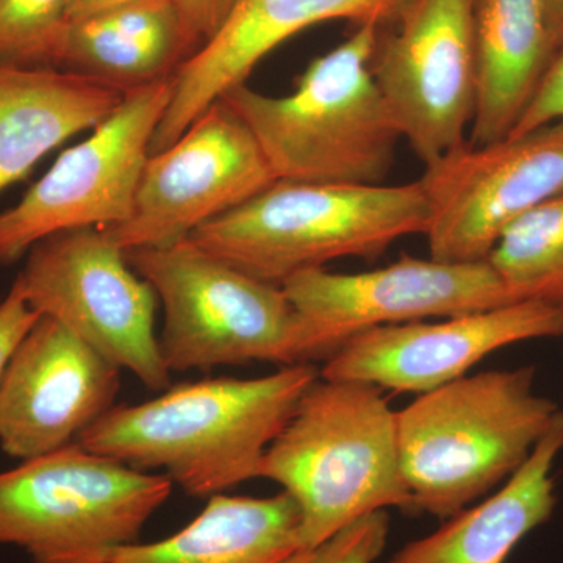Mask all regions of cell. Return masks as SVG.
Segmentation results:
<instances>
[{"mask_svg": "<svg viewBox=\"0 0 563 563\" xmlns=\"http://www.w3.org/2000/svg\"><path fill=\"white\" fill-rule=\"evenodd\" d=\"M124 254L161 299L158 343L169 372L322 361L282 285L240 272L190 240Z\"/></svg>", "mask_w": 563, "mask_h": 563, "instance_id": "8992f818", "label": "cell"}, {"mask_svg": "<svg viewBox=\"0 0 563 563\" xmlns=\"http://www.w3.org/2000/svg\"><path fill=\"white\" fill-rule=\"evenodd\" d=\"M559 406L536 366L466 374L396 412L413 512L446 520L501 487L550 431Z\"/></svg>", "mask_w": 563, "mask_h": 563, "instance_id": "3957f363", "label": "cell"}, {"mask_svg": "<svg viewBox=\"0 0 563 563\" xmlns=\"http://www.w3.org/2000/svg\"><path fill=\"white\" fill-rule=\"evenodd\" d=\"M563 451V410L520 470L484 501L446 518L387 563H506L517 544L553 518L554 465Z\"/></svg>", "mask_w": 563, "mask_h": 563, "instance_id": "ac0fdd59", "label": "cell"}, {"mask_svg": "<svg viewBox=\"0 0 563 563\" xmlns=\"http://www.w3.org/2000/svg\"><path fill=\"white\" fill-rule=\"evenodd\" d=\"M258 477L298 506V550L377 510L413 512L396 412L384 390L365 383L318 377L263 455Z\"/></svg>", "mask_w": 563, "mask_h": 563, "instance_id": "7a4b0ae2", "label": "cell"}, {"mask_svg": "<svg viewBox=\"0 0 563 563\" xmlns=\"http://www.w3.org/2000/svg\"><path fill=\"white\" fill-rule=\"evenodd\" d=\"M173 485L70 443L0 473V544L32 563H107L139 542Z\"/></svg>", "mask_w": 563, "mask_h": 563, "instance_id": "52a82bcc", "label": "cell"}, {"mask_svg": "<svg viewBox=\"0 0 563 563\" xmlns=\"http://www.w3.org/2000/svg\"><path fill=\"white\" fill-rule=\"evenodd\" d=\"M25 257L13 284L40 317L62 322L150 390L172 387L155 333L157 292L106 229L57 233Z\"/></svg>", "mask_w": 563, "mask_h": 563, "instance_id": "ba28073f", "label": "cell"}, {"mask_svg": "<svg viewBox=\"0 0 563 563\" xmlns=\"http://www.w3.org/2000/svg\"><path fill=\"white\" fill-rule=\"evenodd\" d=\"M276 180L250 128L220 99L172 146L150 155L132 217L106 231L124 251L172 246Z\"/></svg>", "mask_w": 563, "mask_h": 563, "instance_id": "7c38bea8", "label": "cell"}, {"mask_svg": "<svg viewBox=\"0 0 563 563\" xmlns=\"http://www.w3.org/2000/svg\"><path fill=\"white\" fill-rule=\"evenodd\" d=\"M407 0H233L213 38L173 76L172 101L151 143V154L172 146L199 117L247 77L285 40L320 22L358 25L396 20Z\"/></svg>", "mask_w": 563, "mask_h": 563, "instance_id": "2e32d148", "label": "cell"}, {"mask_svg": "<svg viewBox=\"0 0 563 563\" xmlns=\"http://www.w3.org/2000/svg\"><path fill=\"white\" fill-rule=\"evenodd\" d=\"M69 0H0V62L54 66Z\"/></svg>", "mask_w": 563, "mask_h": 563, "instance_id": "603a6c76", "label": "cell"}, {"mask_svg": "<svg viewBox=\"0 0 563 563\" xmlns=\"http://www.w3.org/2000/svg\"><path fill=\"white\" fill-rule=\"evenodd\" d=\"M139 2H144V0H69L66 22L70 24V22L87 20V18L96 16V14Z\"/></svg>", "mask_w": 563, "mask_h": 563, "instance_id": "83f0119b", "label": "cell"}, {"mask_svg": "<svg viewBox=\"0 0 563 563\" xmlns=\"http://www.w3.org/2000/svg\"><path fill=\"white\" fill-rule=\"evenodd\" d=\"M429 257L487 262L504 232L563 192V120L474 146L466 141L424 168Z\"/></svg>", "mask_w": 563, "mask_h": 563, "instance_id": "30bf717a", "label": "cell"}, {"mask_svg": "<svg viewBox=\"0 0 563 563\" xmlns=\"http://www.w3.org/2000/svg\"><path fill=\"white\" fill-rule=\"evenodd\" d=\"M192 55L173 0H144L66 25L55 65L128 92L169 79Z\"/></svg>", "mask_w": 563, "mask_h": 563, "instance_id": "ffe728a7", "label": "cell"}, {"mask_svg": "<svg viewBox=\"0 0 563 563\" xmlns=\"http://www.w3.org/2000/svg\"><path fill=\"white\" fill-rule=\"evenodd\" d=\"M561 336L563 310L542 302H510L433 322L368 329L328 358L320 376L424 395L466 376L503 347Z\"/></svg>", "mask_w": 563, "mask_h": 563, "instance_id": "5bb4252c", "label": "cell"}, {"mask_svg": "<svg viewBox=\"0 0 563 563\" xmlns=\"http://www.w3.org/2000/svg\"><path fill=\"white\" fill-rule=\"evenodd\" d=\"M476 109L470 143L507 139L554 60L547 0H474Z\"/></svg>", "mask_w": 563, "mask_h": 563, "instance_id": "d6986e66", "label": "cell"}, {"mask_svg": "<svg viewBox=\"0 0 563 563\" xmlns=\"http://www.w3.org/2000/svg\"><path fill=\"white\" fill-rule=\"evenodd\" d=\"M299 521L285 492L268 498L221 493L179 532L128 544L107 563H279L298 550Z\"/></svg>", "mask_w": 563, "mask_h": 563, "instance_id": "44dd1931", "label": "cell"}, {"mask_svg": "<svg viewBox=\"0 0 563 563\" xmlns=\"http://www.w3.org/2000/svg\"><path fill=\"white\" fill-rule=\"evenodd\" d=\"M390 536L387 510L366 515L307 550L292 551L279 563H374L383 555Z\"/></svg>", "mask_w": 563, "mask_h": 563, "instance_id": "cb8c5ba5", "label": "cell"}, {"mask_svg": "<svg viewBox=\"0 0 563 563\" xmlns=\"http://www.w3.org/2000/svg\"><path fill=\"white\" fill-rule=\"evenodd\" d=\"M282 288L324 362L368 329L484 312L512 302L490 263L431 257H401L363 273L307 269Z\"/></svg>", "mask_w": 563, "mask_h": 563, "instance_id": "4fadbf2b", "label": "cell"}, {"mask_svg": "<svg viewBox=\"0 0 563 563\" xmlns=\"http://www.w3.org/2000/svg\"><path fill=\"white\" fill-rule=\"evenodd\" d=\"M318 377L314 363H299L254 379L172 385L151 401L114 406L77 443L211 498L257 479L263 455Z\"/></svg>", "mask_w": 563, "mask_h": 563, "instance_id": "6da1fadb", "label": "cell"}, {"mask_svg": "<svg viewBox=\"0 0 563 563\" xmlns=\"http://www.w3.org/2000/svg\"><path fill=\"white\" fill-rule=\"evenodd\" d=\"M559 120H563V51L551 63L539 90L509 136L525 135Z\"/></svg>", "mask_w": 563, "mask_h": 563, "instance_id": "d4e9b609", "label": "cell"}, {"mask_svg": "<svg viewBox=\"0 0 563 563\" xmlns=\"http://www.w3.org/2000/svg\"><path fill=\"white\" fill-rule=\"evenodd\" d=\"M121 369L62 322L41 317L0 376V448L25 462L76 443L114 407Z\"/></svg>", "mask_w": 563, "mask_h": 563, "instance_id": "9a60e30c", "label": "cell"}, {"mask_svg": "<svg viewBox=\"0 0 563 563\" xmlns=\"http://www.w3.org/2000/svg\"><path fill=\"white\" fill-rule=\"evenodd\" d=\"M554 58L563 51V0H547Z\"/></svg>", "mask_w": 563, "mask_h": 563, "instance_id": "f1b7e54d", "label": "cell"}, {"mask_svg": "<svg viewBox=\"0 0 563 563\" xmlns=\"http://www.w3.org/2000/svg\"><path fill=\"white\" fill-rule=\"evenodd\" d=\"M173 77L125 92L117 110L69 147L16 206L0 211V266L35 244L77 229H107L132 217L151 143L172 101Z\"/></svg>", "mask_w": 563, "mask_h": 563, "instance_id": "9c48e42d", "label": "cell"}, {"mask_svg": "<svg viewBox=\"0 0 563 563\" xmlns=\"http://www.w3.org/2000/svg\"><path fill=\"white\" fill-rule=\"evenodd\" d=\"M376 24L314 58L287 96L246 84L222 101L250 128L277 180L383 185L402 139L372 73Z\"/></svg>", "mask_w": 563, "mask_h": 563, "instance_id": "277c9868", "label": "cell"}, {"mask_svg": "<svg viewBox=\"0 0 563 563\" xmlns=\"http://www.w3.org/2000/svg\"><path fill=\"white\" fill-rule=\"evenodd\" d=\"M124 95L76 70L0 62V192L70 136L98 128Z\"/></svg>", "mask_w": 563, "mask_h": 563, "instance_id": "e0dca14e", "label": "cell"}, {"mask_svg": "<svg viewBox=\"0 0 563 563\" xmlns=\"http://www.w3.org/2000/svg\"><path fill=\"white\" fill-rule=\"evenodd\" d=\"M40 314L29 306L16 285H11L9 295L0 302V376L9 362L11 352L40 320Z\"/></svg>", "mask_w": 563, "mask_h": 563, "instance_id": "4316f807", "label": "cell"}, {"mask_svg": "<svg viewBox=\"0 0 563 563\" xmlns=\"http://www.w3.org/2000/svg\"><path fill=\"white\" fill-rule=\"evenodd\" d=\"M184 22L185 35L192 54L220 31L233 0H173Z\"/></svg>", "mask_w": 563, "mask_h": 563, "instance_id": "484cf974", "label": "cell"}, {"mask_svg": "<svg viewBox=\"0 0 563 563\" xmlns=\"http://www.w3.org/2000/svg\"><path fill=\"white\" fill-rule=\"evenodd\" d=\"M420 180L406 185L276 180L190 235V242L269 284L343 257L379 258L428 231Z\"/></svg>", "mask_w": 563, "mask_h": 563, "instance_id": "5b68a950", "label": "cell"}, {"mask_svg": "<svg viewBox=\"0 0 563 563\" xmlns=\"http://www.w3.org/2000/svg\"><path fill=\"white\" fill-rule=\"evenodd\" d=\"M487 262L510 301L563 310V192L515 221Z\"/></svg>", "mask_w": 563, "mask_h": 563, "instance_id": "7402d4cb", "label": "cell"}, {"mask_svg": "<svg viewBox=\"0 0 563 563\" xmlns=\"http://www.w3.org/2000/svg\"><path fill=\"white\" fill-rule=\"evenodd\" d=\"M372 73L424 166L465 144L476 109L474 0H407Z\"/></svg>", "mask_w": 563, "mask_h": 563, "instance_id": "8fae6325", "label": "cell"}]
</instances>
